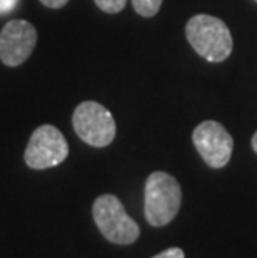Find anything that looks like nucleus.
I'll use <instances>...</instances> for the list:
<instances>
[{
    "instance_id": "f257e3e1",
    "label": "nucleus",
    "mask_w": 257,
    "mask_h": 258,
    "mask_svg": "<svg viewBox=\"0 0 257 258\" xmlns=\"http://www.w3.org/2000/svg\"><path fill=\"white\" fill-rule=\"evenodd\" d=\"M182 190L172 175L167 172H152L145 182L144 213L152 227L171 223L179 213Z\"/></svg>"
},
{
    "instance_id": "f03ea898",
    "label": "nucleus",
    "mask_w": 257,
    "mask_h": 258,
    "mask_svg": "<svg viewBox=\"0 0 257 258\" xmlns=\"http://www.w3.org/2000/svg\"><path fill=\"white\" fill-rule=\"evenodd\" d=\"M185 35L194 50L209 62H222L232 52L231 30L212 15H194L185 25Z\"/></svg>"
},
{
    "instance_id": "7ed1b4c3",
    "label": "nucleus",
    "mask_w": 257,
    "mask_h": 258,
    "mask_svg": "<svg viewBox=\"0 0 257 258\" xmlns=\"http://www.w3.org/2000/svg\"><path fill=\"white\" fill-rule=\"evenodd\" d=\"M92 215L104 238L116 245H130L139 238V225L127 215L116 195H100L92 207Z\"/></svg>"
},
{
    "instance_id": "20e7f679",
    "label": "nucleus",
    "mask_w": 257,
    "mask_h": 258,
    "mask_svg": "<svg viewBox=\"0 0 257 258\" xmlns=\"http://www.w3.org/2000/svg\"><path fill=\"white\" fill-rule=\"evenodd\" d=\"M72 127L77 137L90 147H107L116 139V120L99 102H82L75 107Z\"/></svg>"
},
{
    "instance_id": "39448f33",
    "label": "nucleus",
    "mask_w": 257,
    "mask_h": 258,
    "mask_svg": "<svg viewBox=\"0 0 257 258\" xmlns=\"http://www.w3.org/2000/svg\"><path fill=\"white\" fill-rule=\"evenodd\" d=\"M69 157V145L64 134L54 125H40L27 144L24 160L27 167L45 170L60 165Z\"/></svg>"
},
{
    "instance_id": "423d86ee",
    "label": "nucleus",
    "mask_w": 257,
    "mask_h": 258,
    "mask_svg": "<svg viewBox=\"0 0 257 258\" xmlns=\"http://www.w3.org/2000/svg\"><path fill=\"white\" fill-rule=\"evenodd\" d=\"M192 142L199 155L212 168L226 167L232 155L234 140L231 134L216 120H205L194 128Z\"/></svg>"
},
{
    "instance_id": "0eeeda50",
    "label": "nucleus",
    "mask_w": 257,
    "mask_h": 258,
    "mask_svg": "<svg viewBox=\"0 0 257 258\" xmlns=\"http://www.w3.org/2000/svg\"><path fill=\"white\" fill-rule=\"evenodd\" d=\"M37 45V30L27 20H10L0 32V60L7 67H19Z\"/></svg>"
},
{
    "instance_id": "6e6552de",
    "label": "nucleus",
    "mask_w": 257,
    "mask_h": 258,
    "mask_svg": "<svg viewBox=\"0 0 257 258\" xmlns=\"http://www.w3.org/2000/svg\"><path fill=\"white\" fill-rule=\"evenodd\" d=\"M132 2L134 10L140 17H154V15L161 10L162 0H130Z\"/></svg>"
},
{
    "instance_id": "1a4fd4ad",
    "label": "nucleus",
    "mask_w": 257,
    "mask_h": 258,
    "mask_svg": "<svg viewBox=\"0 0 257 258\" xmlns=\"http://www.w3.org/2000/svg\"><path fill=\"white\" fill-rule=\"evenodd\" d=\"M94 2L102 12L107 14H119L127 5V0H94Z\"/></svg>"
},
{
    "instance_id": "9d476101",
    "label": "nucleus",
    "mask_w": 257,
    "mask_h": 258,
    "mask_svg": "<svg viewBox=\"0 0 257 258\" xmlns=\"http://www.w3.org/2000/svg\"><path fill=\"white\" fill-rule=\"evenodd\" d=\"M152 258H185V255H184L182 250L177 248V246H172V248L164 250V251H161V253L154 255Z\"/></svg>"
},
{
    "instance_id": "9b49d317",
    "label": "nucleus",
    "mask_w": 257,
    "mask_h": 258,
    "mask_svg": "<svg viewBox=\"0 0 257 258\" xmlns=\"http://www.w3.org/2000/svg\"><path fill=\"white\" fill-rule=\"evenodd\" d=\"M19 0H0V15H5L17 7Z\"/></svg>"
},
{
    "instance_id": "f8f14e48",
    "label": "nucleus",
    "mask_w": 257,
    "mask_h": 258,
    "mask_svg": "<svg viewBox=\"0 0 257 258\" xmlns=\"http://www.w3.org/2000/svg\"><path fill=\"white\" fill-rule=\"evenodd\" d=\"M40 2L48 9H62L64 5L69 4V0H40Z\"/></svg>"
},
{
    "instance_id": "ddd939ff",
    "label": "nucleus",
    "mask_w": 257,
    "mask_h": 258,
    "mask_svg": "<svg viewBox=\"0 0 257 258\" xmlns=\"http://www.w3.org/2000/svg\"><path fill=\"white\" fill-rule=\"evenodd\" d=\"M252 148H254V152L257 153V132H255L254 137H252Z\"/></svg>"
}]
</instances>
